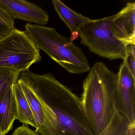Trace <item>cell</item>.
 <instances>
[{"label": "cell", "instance_id": "6da1fadb", "mask_svg": "<svg viewBox=\"0 0 135 135\" xmlns=\"http://www.w3.org/2000/svg\"><path fill=\"white\" fill-rule=\"evenodd\" d=\"M18 79L40 101L45 115L42 135H94L87 121L80 98L52 73L39 75L29 70Z\"/></svg>", "mask_w": 135, "mask_h": 135}, {"label": "cell", "instance_id": "7a4b0ae2", "mask_svg": "<svg viewBox=\"0 0 135 135\" xmlns=\"http://www.w3.org/2000/svg\"><path fill=\"white\" fill-rule=\"evenodd\" d=\"M117 75L102 62L94 64L84 80L80 98L87 121L94 135L110 122L115 110Z\"/></svg>", "mask_w": 135, "mask_h": 135}, {"label": "cell", "instance_id": "3957f363", "mask_svg": "<svg viewBox=\"0 0 135 135\" xmlns=\"http://www.w3.org/2000/svg\"><path fill=\"white\" fill-rule=\"evenodd\" d=\"M25 27L24 32L35 46L67 71L79 74L90 71V67L82 50L54 28L30 23Z\"/></svg>", "mask_w": 135, "mask_h": 135}, {"label": "cell", "instance_id": "277c9868", "mask_svg": "<svg viewBox=\"0 0 135 135\" xmlns=\"http://www.w3.org/2000/svg\"><path fill=\"white\" fill-rule=\"evenodd\" d=\"M115 15L84 23L78 31L80 43L91 52L110 60H124L127 46L113 35L111 23Z\"/></svg>", "mask_w": 135, "mask_h": 135}, {"label": "cell", "instance_id": "5b68a950", "mask_svg": "<svg viewBox=\"0 0 135 135\" xmlns=\"http://www.w3.org/2000/svg\"><path fill=\"white\" fill-rule=\"evenodd\" d=\"M40 50L24 31L15 29L0 39V67L22 73L41 60Z\"/></svg>", "mask_w": 135, "mask_h": 135}, {"label": "cell", "instance_id": "8992f818", "mask_svg": "<svg viewBox=\"0 0 135 135\" xmlns=\"http://www.w3.org/2000/svg\"><path fill=\"white\" fill-rule=\"evenodd\" d=\"M117 75L116 109L130 124H135V76L132 74L125 60L121 64Z\"/></svg>", "mask_w": 135, "mask_h": 135}, {"label": "cell", "instance_id": "52a82bcc", "mask_svg": "<svg viewBox=\"0 0 135 135\" xmlns=\"http://www.w3.org/2000/svg\"><path fill=\"white\" fill-rule=\"evenodd\" d=\"M0 7L15 19L44 26L48 23V13L36 4L24 0H0Z\"/></svg>", "mask_w": 135, "mask_h": 135}, {"label": "cell", "instance_id": "ba28073f", "mask_svg": "<svg viewBox=\"0 0 135 135\" xmlns=\"http://www.w3.org/2000/svg\"><path fill=\"white\" fill-rule=\"evenodd\" d=\"M135 3H127L112 21L111 30L114 37L127 46L135 45Z\"/></svg>", "mask_w": 135, "mask_h": 135}, {"label": "cell", "instance_id": "9c48e42d", "mask_svg": "<svg viewBox=\"0 0 135 135\" xmlns=\"http://www.w3.org/2000/svg\"><path fill=\"white\" fill-rule=\"evenodd\" d=\"M17 117V105L12 86L0 99L1 135H6L12 129Z\"/></svg>", "mask_w": 135, "mask_h": 135}, {"label": "cell", "instance_id": "30bf717a", "mask_svg": "<svg viewBox=\"0 0 135 135\" xmlns=\"http://www.w3.org/2000/svg\"><path fill=\"white\" fill-rule=\"evenodd\" d=\"M52 3L59 17L71 31L70 39L73 42L79 37L80 27L91 19L74 11L60 0H52Z\"/></svg>", "mask_w": 135, "mask_h": 135}, {"label": "cell", "instance_id": "8fae6325", "mask_svg": "<svg viewBox=\"0 0 135 135\" xmlns=\"http://www.w3.org/2000/svg\"><path fill=\"white\" fill-rule=\"evenodd\" d=\"M12 89L17 105V120L23 124L33 126L36 129L37 125L33 112L18 81L12 86Z\"/></svg>", "mask_w": 135, "mask_h": 135}, {"label": "cell", "instance_id": "7c38bea8", "mask_svg": "<svg viewBox=\"0 0 135 135\" xmlns=\"http://www.w3.org/2000/svg\"><path fill=\"white\" fill-rule=\"evenodd\" d=\"M24 95L28 101L30 107L33 112L37 125L35 131L42 135L45 129V115L41 104L36 95L25 83L18 79Z\"/></svg>", "mask_w": 135, "mask_h": 135}, {"label": "cell", "instance_id": "4fadbf2b", "mask_svg": "<svg viewBox=\"0 0 135 135\" xmlns=\"http://www.w3.org/2000/svg\"><path fill=\"white\" fill-rule=\"evenodd\" d=\"M129 127L128 121L116 108L110 122L99 135H128Z\"/></svg>", "mask_w": 135, "mask_h": 135}, {"label": "cell", "instance_id": "5bb4252c", "mask_svg": "<svg viewBox=\"0 0 135 135\" xmlns=\"http://www.w3.org/2000/svg\"><path fill=\"white\" fill-rule=\"evenodd\" d=\"M20 73L11 69L0 67V99L17 82Z\"/></svg>", "mask_w": 135, "mask_h": 135}, {"label": "cell", "instance_id": "9a60e30c", "mask_svg": "<svg viewBox=\"0 0 135 135\" xmlns=\"http://www.w3.org/2000/svg\"><path fill=\"white\" fill-rule=\"evenodd\" d=\"M15 29V20L0 7V39Z\"/></svg>", "mask_w": 135, "mask_h": 135}, {"label": "cell", "instance_id": "2e32d148", "mask_svg": "<svg viewBox=\"0 0 135 135\" xmlns=\"http://www.w3.org/2000/svg\"><path fill=\"white\" fill-rule=\"evenodd\" d=\"M124 60L132 74L135 76V45L127 46V53Z\"/></svg>", "mask_w": 135, "mask_h": 135}, {"label": "cell", "instance_id": "e0dca14e", "mask_svg": "<svg viewBox=\"0 0 135 135\" xmlns=\"http://www.w3.org/2000/svg\"><path fill=\"white\" fill-rule=\"evenodd\" d=\"M12 135H41L35 131L30 128L28 125L23 124L22 125L16 128Z\"/></svg>", "mask_w": 135, "mask_h": 135}, {"label": "cell", "instance_id": "ac0fdd59", "mask_svg": "<svg viewBox=\"0 0 135 135\" xmlns=\"http://www.w3.org/2000/svg\"><path fill=\"white\" fill-rule=\"evenodd\" d=\"M0 135H1V133H0Z\"/></svg>", "mask_w": 135, "mask_h": 135}]
</instances>
